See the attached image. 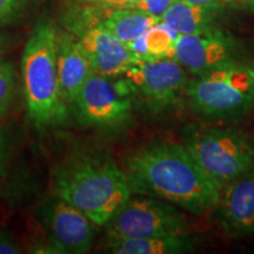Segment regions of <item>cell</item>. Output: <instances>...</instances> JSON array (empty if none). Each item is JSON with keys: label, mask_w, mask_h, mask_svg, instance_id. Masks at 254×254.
Instances as JSON below:
<instances>
[{"label": "cell", "mask_w": 254, "mask_h": 254, "mask_svg": "<svg viewBox=\"0 0 254 254\" xmlns=\"http://www.w3.org/2000/svg\"><path fill=\"white\" fill-rule=\"evenodd\" d=\"M125 174L132 193L158 198L195 215L214 209L221 186L185 145L161 142L129 155Z\"/></svg>", "instance_id": "6da1fadb"}, {"label": "cell", "mask_w": 254, "mask_h": 254, "mask_svg": "<svg viewBox=\"0 0 254 254\" xmlns=\"http://www.w3.org/2000/svg\"><path fill=\"white\" fill-rule=\"evenodd\" d=\"M56 194L103 226L132 194L125 171L104 152L79 148L53 172Z\"/></svg>", "instance_id": "7a4b0ae2"}, {"label": "cell", "mask_w": 254, "mask_h": 254, "mask_svg": "<svg viewBox=\"0 0 254 254\" xmlns=\"http://www.w3.org/2000/svg\"><path fill=\"white\" fill-rule=\"evenodd\" d=\"M28 116L38 128L57 126L66 119L57 67V30L41 20L33 28L21 58Z\"/></svg>", "instance_id": "3957f363"}, {"label": "cell", "mask_w": 254, "mask_h": 254, "mask_svg": "<svg viewBox=\"0 0 254 254\" xmlns=\"http://www.w3.org/2000/svg\"><path fill=\"white\" fill-rule=\"evenodd\" d=\"M187 94L205 116L245 112L254 103V64L228 59L190 81Z\"/></svg>", "instance_id": "277c9868"}, {"label": "cell", "mask_w": 254, "mask_h": 254, "mask_svg": "<svg viewBox=\"0 0 254 254\" xmlns=\"http://www.w3.org/2000/svg\"><path fill=\"white\" fill-rule=\"evenodd\" d=\"M64 25L86 53L93 72L122 77L139 60L126 44L103 26L100 9L74 2L64 14Z\"/></svg>", "instance_id": "5b68a950"}, {"label": "cell", "mask_w": 254, "mask_h": 254, "mask_svg": "<svg viewBox=\"0 0 254 254\" xmlns=\"http://www.w3.org/2000/svg\"><path fill=\"white\" fill-rule=\"evenodd\" d=\"M184 145L221 187L254 167V144L233 129H199L187 135Z\"/></svg>", "instance_id": "8992f818"}, {"label": "cell", "mask_w": 254, "mask_h": 254, "mask_svg": "<svg viewBox=\"0 0 254 254\" xmlns=\"http://www.w3.org/2000/svg\"><path fill=\"white\" fill-rule=\"evenodd\" d=\"M136 98L135 88L126 77L93 73L74 100L77 119L94 128H123L131 123Z\"/></svg>", "instance_id": "52a82bcc"}, {"label": "cell", "mask_w": 254, "mask_h": 254, "mask_svg": "<svg viewBox=\"0 0 254 254\" xmlns=\"http://www.w3.org/2000/svg\"><path fill=\"white\" fill-rule=\"evenodd\" d=\"M107 244L126 239H138L186 233L189 219L178 206L153 198L129 196L106 222Z\"/></svg>", "instance_id": "ba28073f"}, {"label": "cell", "mask_w": 254, "mask_h": 254, "mask_svg": "<svg viewBox=\"0 0 254 254\" xmlns=\"http://www.w3.org/2000/svg\"><path fill=\"white\" fill-rule=\"evenodd\" d=\"M125 77L134 86L136 97L158 111L176 103L186 84L185 67L173 58L139 60Z\"/></svg>", "instance_id": "9c48e42d"}, {"label": "cell", "mask_w": 254, "mask_h": 254, "mask_svg": "<svg viewBox=\"0 0 254 254\" xmlns=\"http://www.w3.org/2000/svg\"><path fill=\"white\" fill-rule=\"evenodd\" d=\"M44 224L57 252L82 254L90 250L95 224L80 209L60 196L47 201L44 208Z\"/></svg>", "instance_id": "30bf717a"}, {"label": "cell", "mask_w": 254, "mask_h": 254, "mask_svg": "<svg viewBox=\"0 0 254 254\" xmlns=\"http://www.w3.org/2000/svg\"><path fill=\"white\" fill-rule=\"evenodd\" d=\"M217 221L225 234L246 237L254 232V167L221 187Z\"/></svg>", "instance_id": "8fae6325"}, {"label": "cell", "mask_w": 254, "mask_h": 254, "mask_svg": "<svg viewBox=\"0 0 254 254\" xmlns=\"http://www.w3.org/2000/svg\"><path fill=\"white\" fill-rule=\"evenodd\" d=\"M233 41L214 27L178 36L172 58L193 74H201L219 64L232 59Z\"/></svg>", "instance_id": "7c38bea8"}, {"label": "cell", "mask_w": 254, "mask_h": 254, "mask_svg": "<svg viewBox=\"0 0 254 254\" xmlns=\"http://www.w3.org/2000/svg\"><path fill=\"white\" fill-rule=\"evenodd\" d=\"M57 67L63 100L73 104L94 72L80 44L67 31L57 32Z\"/></svg>", "instance_id": "4fadbf2b"}, {"label": "cell", "mask_w": 254, "mask_h": 254, "mask_svg": "<svg viewBox=\"0 0 254 254\" xmlns=\"http://www.w3.org/2000/svg\"><path fill=\"white\" fill-rule=\"evenodd\" d=\"M100 20L106 30L126 45L160 23L157 15L133 7L100 9Z\"/></svg>", "instance_id": "5bb4252c"}, {"label": "cell", "mask_w": 254, "mask_h": 254, "mask_svg": "<svg viewBox=\"0 0 254 254\" xmlns=\"http://www.w3.org/2000/svg\"><path fill=\"white\" fill-rule=\"evenodd\" d=\"M220 6L196 5L186 0H174L160 21L171 31L182 36L212 27V20Z\"/></svg>", "instance_id": "9a60e30c"}, {"label": "cell", "mask_w": 254, "mask_h": 254, "mask_svg": "<svg viewBox=\"0 0 254 254\" xmlns=\"http://www.w3.org/2000/svg\"><path fill=\"white\" fill-rule=\"evenodd\" d=\"M110 252L118 254H179L192 252L194 241L189 233L126 239L107 244Z\"/></svg>", "instance_id": "2e32d148"}, {"label": "cell", "mask_w": 254, "mask_h": 254, "mask_svg": "<svg viewBox=\"0 0 254 254\" xmlns=\"http://www.w3.org/2000/svg\"><path fill=\"white\" fill-rule=\"evenodd\" d=\"M178 34L159 23L146 31L138 39L127 44L136 60L172 58L173 46Z\"/></svg>", "instance_id": "e0dca14e"}, {"label": "cell", "mask_w": 254, "mask_h": 254, "mask_svg": "<svg viewBox=\"0 0 254 254\" xmlns=\"http://www.w3.org/2000/svg\"><path fill=\"white\" fill-rule=\"evenodd\" d=\"M15 94V69L11 63L0 62V117L7 112Z\"/></svg>", "instance_id": "ac0fdd59"}, {"label": "cell", "mask_w": 254, "mask_h": 254, "mask_svg": "<svg viewBox=\"0 0 254 254\" xmlns=\"http://www.w3.org/2000/svg\"><path fill=\"white\" fill-rule=\"evenodd\" d=\"M36 0H0V27L17 21Z\"/></svg>", "instance_id": "d6986e66"}, {"label": "cell", "mask_w": 254, "mask_h": 254, "mask_svg": "<svg viewBox=\"0 0 254 254\" xmlns=\"http://www.w3.org/2000/svg\"><path fill=\"white\" fill-rule=\"evenodd\" d=\"M174 0H136L131 7L142 9L157 17L161 18V15L165 13V11L170 7Z\"/></svg>", "instance_id": "ffe728a7"}, {"label": "cell", "mask_w": 254, "mask_h": 254, "mask_svg": "<svg viewBox=\"0 0 254 254\" xmlns=\"http://www.w3.org/2000/svg\"><path fill=\"white\" fill-rule=\"evenodd\" d=\"M135 1L136 0H74V2L77 4L90 6V7L98 9L131 7Z\"/></svg>", "instance_id": "44dd1931"}, {"label": "cell", "mask_w": 254, "mask_h": 254, "mask_svg": "<svg viewBox=\"0 0 254 254\" xmlns=\"http://www.w3.org/2000/svg\"><path fill=\"white\" fill-rule=\"evenodd\" d=\"M20 252L15 240L8 234H0V254H15Z\"/></svg>", "instance_id": "7402d4cb"}, {"label": "cell", "mask_w": 254, "mask_h": 254, "mask_svg": "<svg viewBox=\"0 0 254 254\" xmlns=\"http://www.w3.org/2000/svg\"><path fill=\"white\" fill-rule=\"evenodd\" d=\"M8 158V139L5 132L0 128V177L4 173L6 161Z\"/></svg>", "instance_id": "603a6c76"}, {"label": "cell", "mask_w": 254, "mask_h": 254, "mask_svg": "<svg viewBox=\"0 0 254 254\" xmlns=\"http://www.w3.org/2000/svg\"><path fill=\"white\" fill-rule=\"evenodd\" d=\"M186 1L192 2L196 5H204V6H221L227 4V2H234L236 0H186Z\"/></svg>", "instance_id": "cb8c5ba5"}, {"label": "cell", "mask_w": 254, "mask_h": 254, "mask_svg": "<svg viewBox=\"0 0 254 254\" xmlns=\"http://www.w3.org/2000/svg\"><path fill=\"white\" fill-rule=\"evenodd\" d=\"M8 43V37L5 36V34H0V56L5 52L6 49H7Z\"/></svg>", "instance_id": "d4e9b609"}, {"label": "cell", "mask_w": 254, "mask_h": 254, "mask_svg": "<svg viewBox=\"0 0 254 254\" xmlns=\"http://www.w3.org/2000/svg\"><path fill=\"white\" fill-rule=\"evenodd\" d=\"M236 1H239L241 4L246 5L247 7L251 8V11L254 13V0H236Z\"/></svg>", "instance_id": "484cf974"}]
</instances>
